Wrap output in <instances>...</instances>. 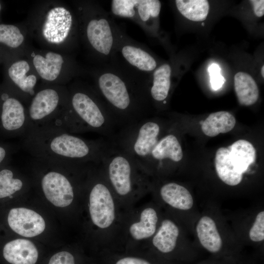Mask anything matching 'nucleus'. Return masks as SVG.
I'll return each mask as SVG.
<instances>
[{
    "label": "nucleus",
    "instance_id": "nucleus-1",
    "mask_svg": "<svg viewBox=\"0 0 264 264\" xmlns=\"http://www.w3.org/2000/svg\"><path fill=\"white\" fill-rule=\"evenodd\" d=\"M21 147L33 158L77 164H99L108 140H91L53 124L29 128Z\"/></svg>",
    "mask_w": 264,
    "mask_h": 264
},
{
    "label": "nucleus",
    "instance_id": "nucleus-2",
    "mask_svg": "<svg viewBox=\"0 0 264 264\" xmlns=\"http://www.w3.org/2000/svg\"><path fill=\"white\" fill-rule=\"evenodd\" d=\"M98 96L118 126L122 128L145 117V85H135L116 72L105 71L97 79Z\"/></svg>",
    "mask_w": 264,
    "mask_h": 264
},
{
    "label": "nucleus",
    "instance_id": "nucleus-3",
    "mask_svg": "<svg viewBox=\"0 0 264 264\" xmlns=\"http://www.w3.org/2000/svg\"><path fill=\"white\" fill-rule=\"evenodd\" d=\"M68 104L55 125L73 134L96 132L109 140L116 133L118 126L98 95L76 90L71 94Z\"/></svg>",
    "mask_w": 264,
    "mask_h": 264
},
{
    "label": "nucleus",
    "instance_id": "nucleus-4",
    "mask_svg": "<svg viewBox=\"0 0 264 264\" xmlns=\"http://www.w3.org/2000/svg\"><path fill=\"white\" fill-rule=\"evenodd\" d=\"M100 165L114 192L124 197L145 186V172L124 150L108 139Z\"/></svg>",
    "mask_w": 264,
    "mask_h": 264
},
{
    "label": "nucleus",
    "instance_id": "nucleus-5",
    "mask_svg": "<svg viewBox=\"0 0 264 264\" xmlns=\"http://www.w3.org/2000/svg\"><path fill=\"white\" fill-rule=\"evenodd\" d=\"M44 171L41 176V189L46 198L54 206L69 205L74 197L73 183L63 171L65 162L33 158Z\"/></svg>",
    "mask_w": 264,
    "mask_h": 264
},
{
    "label": "nucleus",
    "instance_id": "nucleus-6",
    "mask_svg": "<svg viewBox=\"0 0 264 264\" xmlns=\"http://www.w3.org/2000/svg\"><path fill=\"white\" fill-rule=\"evenodd\" d=\"M61 96L53 88H44L35 93L26 110L29 128L56 124L65 111L60 108Z\"/></svg>",
    "mask_w": 264,
    "mask_h": 264
},
{
    "label": "nucleus",
    "instance_id": "nucleus-7",
    "mask_svg": "<svg viewBox=\"0 0 264 264\" xmlns=\"http://www.w3.org/2000/svg\"><path fill=\"white\" fill-rule=\"evenodd\" d=\"M89 211L93 224L101 229L110 227L115 217L111 192L106 182L95 181L89 194Z\"/></svg>",
    "mask_w": 264,
    "mask_h": 264
},
{
    "label": "nucleus",
    "instance_id": "nucleus-8",
    "mask_svg": "<svg viewBox=\"0 0 264 264\" xmlns=\"http://www.w3.org/2000/svg\"><path fill=\"white\" fill-rule=\"evenodd\" d=\"M86 34L92 48L104 57L109 56L115 45V34L109 18L104 16L91 19L88 22Z\"/></svg>",
    "mask_w": 264,
    "mask_h": 264
},
{
    "label": "nucleus",
    "instance_id": "nucleus-9",
    "mask_svg": "<svg viewBox=\"0 0 264 264\" xmlns=\"http://www.w3.org/2000/svg\"><path fill=\"white\" fill-rule=\"evenodd\" d=\"M72 25L70 12L63 7H55L47 13L42 27L43 35L49 43L59 44L68 37Z\"/></svg>",
    "mask_w": 264,
    "mask_h": 264
},
{
    "label": "nucleus",
    "instance_id": "nucleus-10",
    "mask_svg": "<svg viewBox=\"0 0 264 264\" xmlns=\"http://www.w3.org/2000/svg\"><path fill=\"white\" fill-rule=\"evenodd\" d=\"M8 223L15 232L24 237H33L42 233L45 223L43 218L35 211L23 207L11 209Z\"/></svg>",
    "mask_w": 264,
    "mask_h": 264
},
{
    "label": "nucleus",
    "instance_id": "nucleus-11",
    "mask_svg": "<svg viewBox=\"0 0 264 264\" xmlns=\"http://www.w3.org/2000/svg\"><path fill=\"white\" fill-rule=\"evenodd\" d=\"M182 157L183 152L178 139L175 135L169 133L159 137L149 155L143 170L148 172L155 163L161 164L165 160L178 162Z\"/></svg>",
    "mask_w": 264,
    "mask_h": 264
},
{
    "label": "nucleus",
    "instance_id": "nucleus-12",
    "mask_svg": "<svg viewBox=\"0 0 264 264\" xmlns=\"http://www.w3.org/2000/svg\"><path fill=\"white\" fill-rule=\"evenodd\" d=\"M1 256L8 264H38L40 253L31 241L18 239L6 243Z\"/></svg>",
    "mask_w": 264,
    "mask_h": 264
},
{
    "label": "nucleus",
    "instance_id": "nucleus-13",
    "mask_svg": "<svg viewBox=\"0 0 264 264\" xmlns=\"http://www.w3.org/2000/svg\"><path fill=\"white\" fill-rule=\"evenodd\" d=\"M196 231L200 244L213 253L219 252L222 247V238L215 221L209 216H203L198 221Z\"/></svg>",
    "mask_w": 264,
    "mask_h": 264
},
{
    "label": "nucleus",
    "instance_id": "nucleus-14",
    "mask_svg": "<svg viewBox=\"0 0 264 264\" xmlns=\"http://www.w3.org/2000/svg\"><path fill=\"white\" fill-rule=\"evenodd\" d=\"M163 200L171 207L180 210H189L194 204L193 197L184 186L175 182L162 185L159 191Z\"/></svg>",
    "mask_w": 264,
    "mask_h": 264
},
{
    "label": "nucleus",
    "instance_id": "nucleus-15",
    "mask_svg": "<svg viewBox=\"0 0 264 264\" xmlns=\"http://www.w3.org/2000/svg\"><path fill=\"white\" fill-rule=\"evenodd\" d=\"M215 164L218 176L224 183L234 186L241 182L243 175L237 171L232 162L228 148L221 147L217 150Z\"/></svg>",
    "mask_w": 264,
    "mask_h": 264
},
{
    "label": "nucleus",
    "instance_id": "nucleus-16",
    "mask_svg": "<svg viewBox=\"0 0 264 264\" xmlns=\"http://www.w3.org/2000/svg\"><path fill=\"white\" fill-rule=\"evenodd\" d=\"M122 57L131 66L142 72H151L157 66L154 58L145 49L135 45L125 44L121 48Z\"/></svg>",
    "mask_w": 264,
    "mask_h": 264
},
{
    "label": "nucleus",
    "instance_id": "nucleus-17",
    "mask_svg": "<svg viewBox=\"0 0 264 264\" xmlns=\"http://www.w3.org/2000/svg\"><path fill=\"white\" fill-rule=\"evenodd\" d=\"M234 88L239 103L245 106L255 104L258 99V86L251 75L239 72L234 76Z\"/></svg>",
    "mask_w": 264,
    "mask_h": 264
},
{
    "label": "nucleus",
    "instance_id": "nucleus-18",
    "mask_svg": "<svg viewBox=\"0 0 264 264\" xmlns=\"http://www.w3.org/2000/svg\"><path fill=\"white\" fill-rule=\"evenodd\" d=\"M234 116L226 111L211 113L201 124L202 132L207 136L214 137L220 133L231 131L235 127Z\"/></svg>",
    "mask_w": 264,
    "mask_h": 264
},
{
    "label": "nucleus",
    "instance_id": "nucleus-19",
    "mask_svg": "<svg viewBox=\"0 0 264 264\" xmlns=\"http://www.w3.org/2000/svg\"><path fill=\"white\" fill-rule=\"evenodd\" d=\"M228 149L230 151L232 162L237 171L242 174L245 172L249 166L255 161V149L247 140H238Z\"/></svg>",
    "mask_w": 264,
    "mask_h": 264
},
{
    "label": "nucleus",
    "instance_id": "nucleus-20",
    "mask_svg": "<svg viewBox=\"0 0 264 264\" xmlns=\"http://www.w3.org/2000/svg\"><path fill=\"white\" fill-rule=\"evenodd\" d=\"M179 235L176 224L170 220H164L153 237V244L160 252L169 253L176 247Z\"/></svg>",
    "mask_w": 264,
    "mask_h": 264
},
{
    "label": "nucleus",
    "instance_id": "nucleus-21",
    "mask_svg": "<svg viewBox=\"0 0 264 264\" xmlns=\"http://www.w3.org/2000/svg\"><path fill=\"white\" fill-rule=\"evenodd\" d=\"M33 62L37 72L43 79L53 81L60 74L64 60L60 54L49 52L45 57L36 55Z\"/></svg>",
    "mask_w": 264,
    "mask_h": 264
},
{
    "label": "nucleus",
    "instance_id": "nucleus-22",
    "mask_svg": "<svg viewBox=\"0 0 264 264\" xmlns=\"http://www.w3.org/2000/svg\"><path fill=\"white\" fill-rule=\"evenodd\" d=\"M29 68L26 61H17L9 67L8 74L22 92L33 97L35 93L34 88L37 83V78L33 74L26 75Z\"/></svg>",
    "mask_w": 264,
    "mask_h": 264
},
{
    "label": "nucleus",
    "instance_id": "nucleus-23",
    "mask_svg": "<svg viewBox=\"0 0 264 264\" xmlns=\"http://www.w3.org/2000/svg\"><path fill=\"white\" fill-rule=\"evenodd\" d=\"M172 69L167 64L156 68L153 73L152 85L150 89L152 98L156 102L166 103L171 88Z\"/></svg>",
    "mask_w": 264,
    "mask_h": 264
},
{
    "label": "nucleus",
    "instance_id": "nucleus-24",
    "mask_svg": "<svg viewBox=\"0 0 264 264\" xmlns=\"http://www.w3.org/2000/svg\"><path fill=\"white\" fill-rule=\"evenodd\" d=\"M157 221L156 211L151 207L146 208L141 213L139 221L131 225L130 235L138 241L149 238L155 233Z\"/></svg>",
    "mask_w": 264,
    "mask_h": 264
},
{
    "label": "nucleus",
    "instance_id": "nucleus-25",
    "mask_svg": "<svg viewBox=\"0 0 264 264\" xmlns=\"http://www.w3.org/2000/svg\"><path fill=\"white\" fill-rule=\"evenodd\" d=\"M175 2L179 12L190 21H203L209 13V4L206 0H176Z\"/></svg>",
    "mask_w": 264,
    "mask_h": 264
},
{
    "label": "nucleus",
    "instance_id": "nucleus-26",
    "mask_svg": "<svg viewBox=\"0 0 264 264\" xmlns=\"http://www.w3.org/2000/svg\"><path fill=\"white\" fill-rule=\"evenodd\" d=\"M22 178L15 177L14 172L9 169L0 171V198L9 197L24 188Z\"/></svg>",
    "mask_w": 264,
    "mask_h": 264
},
{
    "label": "nucleus",
    "instance_id": "nucleus-27",
    "mask_svg": "<svg viewBox=\"0 0 264 264\" xmlns=\"http://www.w3.org/2000/svg\"><path fill=\"white\" fill-rule=\"evenodd\" d=\"M161 2L158 0H137L135 6V15L137 21L145 25L150 19L156 18L159 15Z\"/></svg>",
    "mask_w": 264,
    "mask_h": 264
},
{
    "label": "nucleus",
    "instance_id": "nucleus-28",
    "mask_svg": "<svg viewBox=\"0 0 264 264\" xmlns=\"http://www.w3.org/2000/svg\"><path fill=\"white\" fill-rule=\"evenodd\" d=\"M24 37L20 29L15 25L0 24V43L16 48L23 42Z\"/></svg>",
    "mask_w": 264,
    "mask_h": 264
},
{
    "label": "nucleus",
    "instance_id": "nucleus-29",
    "mask_svg": "<svg viewBox=\"0 0 264 264\" xmlns=\"http://www.w3.org/2000/svg\"><path fill=\"white\" fill-rule=\"evenodd\" d=\"M137 0H113L111 10L115 16L126 18H134Z\"/></svg>",
    "mask_w": 264,
    "mask_h": 264
},
{
    "label": "nucleus",
    "instance_id": "nucleus-30",
    "mask_svg": "<svg viewBox=\"0 0 264 264\" xmlns=\"http://www.w3.org/2000/svg\"><path fill=\"white\" fill-rule=\"evenodd\" d=\"M249 238L253 242H261L264 240V211L259 212L248 232Z\"/></svg>",
    "mask_w": 264,
    "mask_h": 264
},
{
    "label": "nucleus",
    "instance_id": "nucleus-31",
    "mask_svg": "<svg viewBox=\"0 0 264 264\" xmlns=\"http://www.w3.org/2000/svg\"><path fill=\"white\" fill-rule=\"evenodd\" d=\"M46 264H76L75 259L70 252L63 250L53 254L46 262Z\"/></svg>",
    "mask_w": 264,
    "mask_h": 264
},
{
    "label": "nucleus",
    "instance_id": "nucleus-32",
    "mask_svg": "<svg viewBox=\"0 0 264 264\" xmlns=\"http://www.w3.org/2000/svg\"><path fill=\"white\" fill-rule=\"evenodd\" d=\"M210 77L212 88L217 90L220 88L225 81V78L221 75L220 66L216 64H212L208 68Z\"/></svg>",
    "mask_w": 264,
    "mask_h": 264
},
{
    "label": "nucleus",
    "instance_id": "nucleus-33",
    "mask_svg": "<svg viewBox=\"0 0 264 264\" xmlns=\"http://www.w3.org/2000/svg\"><path fill=\"white\" fill-rule=\"evenodd\" d=\"M250 2L252 5L255 15L258 17H262L264 15V0H251Z\"/></svg>",
    "mask_w": 264,
    "mask_h": 264
},
{
    "label": "nucleus",
    "instance_id": "nucleus-34",
    "mask_svg": "<svg viewBox=\"0 0 264 264\" xmlns=\"http://www.w3.org/2000/svg\"><path fill=\"white\" fill-rule=\"evenodd\" d=\"M115 264H151L148 261L138 258L125 257L118 261Z\"/></svg>",
    "mask_w": 264,
    "mask_h": 264
},
{
    "label": "nucleus",
    "instance_id": "nucleus-35",
    "mask_svg": "<svg viewBox=\"0 0 264 264\" xmlns=\"http://www.w3.org/2000/svg\"><path fill=\"white\" fill-rule=\"evenodd\" d=\"M6 156V150L3 147L0 146V164L5 159Z\"/></svg>",
    "mask_w": 264,
    "mask_h": 264
},
{
    "label": "nucleus",
    "instance_id": "nucleus-36",
    "mask_svg": "<svg viewBox=\"0 0 264 264\" xmlns=\"http://www.w3.org/2000/svg\"><path fill=\"white\" fill-rule=\"evenodd\" d=\"M264 66L263 65L262 68H261V74L262 77H264Z\"/></svg>",
    "mask_w": 264,
    "mask_h": 264
},
{
    "label": "nucleus",
    "instance_id": "nucleus-37",
    "mask_svg": "<svg viewBox=\"0 0 264 264\" xmlns=\"http://www.w3.org/2000/svg\"><path fill=\"white\" fill-rule=\"evenodd\" d=\"M1 6L0 3V10H1Z\"/></svg>",
    "mask_w": 264,
    "mask_h": 264
}]
</instances>
